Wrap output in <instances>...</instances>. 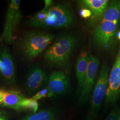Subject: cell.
Listing matches in <instances>:
<instances>
[{
    "label": "cell",
    "instance_id": "1",
    "mask_svg": "<svg viewBox=\"0 0 120 120\" xmlns=\"http://www.w3.org/2000/svg\"><path fill=\"white\" fill-rule=\"evenodd\" d=\"M120 22V0H112L95 26L93 33L95 43L99 48L108 49L113 46Z\"/></svg>",
    "mask_w": 120,
    "mask_h": 120
},
{
    "label": "cell",
    "instance_id": "2",
    "mask_svg": "<svg viewBox=\"0 0 120 120\" xmlns=\"http://www.w3.org/2000/svg\"><path fill=\"white\" fill-rule=\"evenodd\" d=\"M73 14L68 4H53L36 13L27 22L29 26L44 29H60L67 27L73 22Z\"/></svg>",
    "mask_w": 120,
    "mask_h": 120
},
{
    "label": "cell",
    "instance_id": "3",
    "mask_svg": "<svg viewBox=\"0 0 120 120\" xmlns=\"http://www.w3.org/2000/svg\"><path fill=\"white\" fill-rule=\"evenodd\" d=\"M76 42V38L73 34L60 35L45 52L44 59L52 66L65 68Z\"/></svg>",
    "mask_w": 120,
    "mask_h": 120
},
{
    "label": "cell",
    "instance_id": "4",
    "mask_svg": "<svg viewBox=\"0 0 120 120\" xmlns=\"http://www.w3.org/2000/svg\"><path fill=\"white\" fill-rule=\"evenodd\" d=\"M55 35L45 31H33L26 33L20 45L23 55L28 59L39 56L52 42Z\"/></svg>",
    "mask_w": 120,
    "mask_h": 120
},
{
    "label": "cell",
    "instance_id": "5",
    "mask_svg": "<svg viewBox=\"0 0 120 120\" xmlns=\"http://www.w3.org/2000/svg\"><path fill=\"white\" fill-rule=\"evenodd\" d=\"M109 68L107 64L102 65L93 95L91 107L92 114L97 112L100 107L107 93Z\"/></svg>",
    "mask_w": 120,
    "mask_h": 120
},
{
    "label": "cell",
    "instance_id": "6",
    "mask_svg": "<svg viewBox=\"0 0 120 120\" xmlns=\"http://www.w3.org/2000/svg\"><path fill=\"white\" fill-rule=\"evenodd\" d=\"M120 95V46L118 52L109 75V85L105 98L108 104H112Z\"/></svg>",
    "mask_w": 120,
    "mask_h": 120
},
{
    "label": "cell",
    "instance_id": "7",
    "mask_svg": "<svg viewBox=\"0 0 120 120\" xmlns=\"http://www.w3.org/2000/svg\"><path fill=\"white\" fill-rule=\"evenodd\" d=\"M99 65L98 59L91 54L89 55L86 77L80 98L82 102L86 101L88 99L93 86L94 84Z\"/></svg>",
    "mask_w": 120,
    "mask_h": 120
},
{
    "label": "cell",
    "instance_id": "8",
    "mask_svg": "<svg viewBox=\"0 0 120 120\" xmlns=\"http://www.w3.org/2000/svg\"><path fill=\"white\" fill-rule=\"evenodd\" d=\"M0 73L9 84L13 83L16 78V67L13 56L5 47L0 49Z\"/></svg>",
    "mask_w": 120,
    "mask_h": 120
},
{
    "label": "cell",
    "instance_id": "9",
    "mask_svg": "<svg viewBox=\"0 0 120 120\" xmlns=\"http://www.w3.org/2000/svg\"><path fill=\"white\" fill-rule=\"evenodd\" d=\"M81 8L89 9L92 13V16L89 19L90 26L95 27L100 18L105 12L109 4L108 0H82L77 1Z\"/></svg>",
    "mask_w": 120,
    "mask_h": 120
},
{
    "label": "cell",
    "instance_id": "10",
    "mask_svg": "<svg viewBox=\"0 0 120 120\" xmlns=\"http://www.w3.org/2000/svg\"><path fill=\"white\" fill-rule=\"evenodd\" d=\"M69 87V78L64 72L54 71L51 73L47 86L50 97L64 94Z\"/></svg>",
    "mask_w": 120,
    "mask_h": 120
},
{
    "label": "cell",
    "instance_id": "11",
    "mask_svg": "<svg viewBox=\"0 0 120 120\" xmlns=\"http://www.w3.org/2000/svg\"><path fill=\"white\" fill-rule=\"evenodd\" d=\"M46 73L38 66L30 69L27 79L26 85L28 90L34 93L38 90L48 82Z\"/></svg>",
    "mask_w": 120,
    "mask_h": 120
},
{
    "label": "cell",
    "instance_id": "12",
    "mask_svg": "<svg viewBox=\"0 0 120 120\" xmlns=\"http://www.w3.org/2000/svg\"><path fill=\"white\" fill-rule=\"evenodd\" d=\"M19 0L11 1L6 14L3 32L1 37L6 43L11 44L13 42V34L14 31V15L16 6Z\"/></svg>",
    "mask_w": 120,
    "mask_h": 120
},
{
    "label": "cell",
    "instance_id": "13",
    "mask_svg": "<svg viewBox=\"0 0 120 120\" xmlns=\"http://www.w3.org/2000/svg\"><path fill=\"white\" fill-rule=\"evenodd\" d=\"M25 98L19 91L0 89V105L20 110V104Z\"/></svg>",
    "mask_w": 120,
    "mask_h": 120
},
{
    "label": "cell",
    "instance_id": "14",
    "mask_svg": "<svg viewBox=\"0 0 120 120\" xmlns=\"http://www.w3.org/2000/svg\"><path fill=\"white\" fill-rule=\"evenodd\" d=\"M88 55L85 51H82L77 56L75 69L78 81V92L80 93L83 86L87 68Z\"/></svg>",
    "mask_w": 120,
    "mask_h": 120
},
{
    "label": "cell",
    "instance_id": "15",
    "mask_svg": "<svg viewBox=\"0 0 120 120\" xmlns=\"http://www.w3.org/2000/svg\"><path fill=\"white\" fill-rule=\"evenodd\" d=\"M55 112L51 109H48L27 116L23 120H55Z\"/></svg>",
    "mask_w": 120,
    "mask_h": 120
},
{
    "label": "cell",
    "instance_id": "16",
    "mask_svg": "<svg viewBox=\"0 0 120 120\" xmlns=\"http://www.w3.org/2000/svg\"><path fill=\"white\" fill-rule=\"evenodd\" d=\"M38 107V101L32 98H24L20 104V108L22 109H28L34 112L37 111Z\"/></svg>",
    "mask_w": 120,
    "mask_h": 120
},
{
    "label": "cell",
    "instance_id": "17",
    "mask_svg": "<svg viewBox=\"0 0 120 120\" xmlns=\"http://www.w3.org/2000/svg\"><path fill=\"white\" fill-rule=\"evenodd\" d=\"M47 97L50 98V96L49 91L47 86V87L44 88L41 90L38 91L36 94L32 98L38 101V100L41 99L45 98Z\"/></svg>",
    "mask_w": 120,
    "mask_h": 120
},
{
    "label": "cell",
    "instance_id": "18",
    "mask_svg": "<svg viewBox=\"0 0 120 120\" xmlns=\"http://www.w3.org/2000/svg\"><path fill=\"white\" fill-rule=\"evenodd\" d=\"M79 15L84 19H90L92 16V13L89 9L86 8H81L79 10Z\"/></svg>",
    "mask_w": 120,
    "mask_h": 120
},
{
    "label": "cell",
    "instance_id": "19",
    "mask_svg": "<svg viewBox=\"0 0 120 120\" xmlns=\"http://www.w3.org/2000/svg\"><path fill=\"white\" fill-rule=\"evenodd\" d=\"M119 111L118 109H115L112 112L105 120H116Z\"/></svg>",
    "mask_w": 120,
    "mask_h": 120
},
{
    "label": "cell",
    "instance_id": "20",
    "mask_svg": "<svg viewBox=\"0 0 120 120\" xmlns=\"http://www.w3.org/2000/svg\"><path fill=\"white\" fill-rule=\"evenodd\" d=\"M45 7L44 9H48L53 5V2L52 0H45Z\"/></svg>",
    "mask_w": 120,
    "mask_h": 120
},
{
    "label": "cell",
    "instance_id": "21",
    "mask_svg": "<svg viewBox=\"0 0 120 120\" xmlns=\"http://www.w3.org/2000/svg\"><path fill=\"white\" fill-rule=\"evenodd\" d=\"M116 37L117 38L119 39L120 40V30L118 31V32L116 34Z\"/></svg>",
    "mask_w": 120,
    "mask_h": 120
},
{
    "label": "cell",
    "instance_id": "22",
    "mask_svg": "<svg viewBox=\"0 0 120 120\" xmlns=\"http://www.w3.org/2000/svg\"><path fill=\"white\" fill-rule=\"evenodd\" d=\"M0 120H6L4 117H3V116L2 117H0Z\"/></svg>",
    "mask_w": 120,
    "mask_h": 120
},
{
    "label": "cell",
    "instance_id": "23",
    "mask_svg": "<svg viewBox=\"0 0 120 120\" xmlns=\"http://www.w3.org/2000/svg\"><path fill=\"white\" fill-rule=\"evenodd\" d=\"M2 112H0V117H2Z\"/></svg>",
    "mask_w": 120,
    "mask_h": 120
},
{
    "label": "cell",
    "instance_id": "24",
    "mask_svg": "<svg viewBox=\"0 0 120 120\" xmlns=\"http://www.w3.org/2000/svg\"><path fill=\"white\" fill-rule=\"evenodd\" d=\"M119 120H120V118H119Z\"/></svg>",
    "mask_w": 120,
    "mask_h": 120
}]
</instances>
